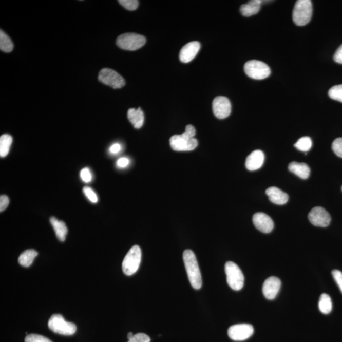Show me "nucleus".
I'll return each instance as SVG.
<instances>
[{
  "instance_id": "nucleus-11",
  "label": "nucleus",
  "mask_w": 342,
  "mask_h": 342,
  "mask_svg": "<svg viewBox=\"0 0 342 342\" xmlns=\"http://www.w3.org/2000/svg\"><path fill=\"white\" fill-rule=\"evenodd\" d=\"M309 221L315 226L325 227L329 226L331 222L330 214L321 207L312 209L308 215Z\"/></svg>"
},
{
  "instance_id": "nucleus-22",
  "label": "nucleus",
  "mask_w": 342,
  "mask_h": 342,
  "mask_svg": "<svg viewBox=\"0 0 342 342\" xmlns=\"http://www.w3.org/2000/svg\"><path fill=\"white\" fill-rule=\"evenodd\" d=\"M37 252L34 250L29 249L24 251L18 257L19 264L24 267L28 268L33 262L35 257L37 256Z\"/></svg>"
},
{
  "instance_id": "nucleus-14",
  "label": "nucleus",
  "mask_w": 342,
  "mask_h": 342,
  "mask_svg": "<svg viewBox=\"0 0 342 342\" xmlns=\"http://www.w3.org/2000/svg\"><path fill=\"white\" fill-rule=\"evenodd\" d=\"M253 223L257 230L264 233L272 232L274 222L270 216L263 213H257L253 216Z\"/></svg>"
},
{
  "instance_id": "nucleus-37",
  "label": "nucleus",
  "mask_w": 342,
  "mask_h": 342,
  "mask_svg": "<svg viewBox=\"0 0 342 342\" xmlns=\"http://www.w3.org/2000/svg\"><path fill=\"white\" fill-rule=\"evenodd\" d=\"M333 59L336 63L342 64V45L336 51Z\"/></svg>"
},
{
  "instance_id": "nucleus-18",
  "label": "nucleus",
  "mask_w": 342,
  "mask_h": 342,
  "mask_svg": "<svg viewBox=\"0 0 342 342\" xmlns=\"http://www.w3.org/2000/svg\"><path fill=\"white\" fill-rule=\"evenodd\" d=\"M289 169L302 180H307L310 175V168L305 163L292 162L289 165Z\"/></svg>"
},
{
  "instance_id": "nucleus-4",
  "label": "nucleus",
  "mask_w": 342,
  "mask_h": 342,
  "mask_svg": "<svg viewBox=\"0 0 342 342\" xmlns=\"http://www.w3.org/2000/svg\"><path fill=\"white\" fill-rule=\"evenodd\" d=\"M142 260V251L140 247L135 245L127 252L123 262V271L125 275L131 276L137 272Z\"/></svg>"
},
{
  "instance_id": "nucleus-35",
  "label": "nucleus",
  "mask_w": 342,
  "mask_h": 342,
  "mask_svg": "<svg viewBox=\"0 0 342 342\" xmlns=\"http://www.w3.org/2000/svg\"><path fill=\"white\" fill-rule=\"evenodd\" d=\"M9 199L6 195H2L0 197V211L3 212L9 206Z\"/></svg>"
},
{
  "instance_id": "nucleus-26",
  "label": "nucleus",
  "mask_w": 342,
  "mask_h": 342,
  "mask_svg": "<svg viewBox=\"0 0 342 342\" xmlns=\"http://www.w3.org/2000/svg\"><path fill=\"white\" fill-rule=\"evenodd\" d=\"M313 145V142L310 137H304L300 138L294 145L295 147L297 148L298 150L302 151H308Z\"/></svg>"
},
{
  "instance_id": "nucleus-34",
  "label": "nucleus",
  "mask_w": 342,
  "mask_h": 342,
  "mask_svg": "<svg viewBox=\"0 0 342 342\" xmlns=\"http://www.w3.org/2000/svg\"><path fill=\"white\" fill-rule=\"evenodd\" d=\"M332 276L334 280L335 281L342 293V273L339 270H333L332 271Z\"/></svg>"
},
{
  "instance_id": "nucleus-19",
  "label": "nucleus",
  "mask_w": 342,
  "mask_h": 342,
  "mask_svg": "<svg viewBox=\"0 0 342 342\" xmlns=\"http://www.w3.org/2000/svg\"><path fill=\"white\" fill-rule=\"evenodd\" d=\"M127 118L135 128L140 129L143 126L145 117L141 108H138V109L130 108L127 112Z\"/></svg>"
},
{
  "instance_id": "nucleus-3",
  "label": "nucleus",
  "mask_w": 342,
  "mask_h": 342,
  "mask_svg": "<svg viewBox=\"0 0 342 342\" xmlns=\"http://www.w3.org/2000/svg\"><path fill=\"white\" fill-rule=\"evenodd\" d=\"M313 15V5L310 0H298L293 11V21L296 25L303 26L310 22Z\"/></svg>"
},
{
  "instance_id": "nucleus-39",
  "label": "nucleus",
  "mask_w": 342,
  "mask_h": 342,
  "mask_svg": "<svg viewBox=\"0 0 342 342\" xmlns=\"http://www.w3.org/2000/svg\"><path fill=\"white\" fill-rule=\"evenodd\" d=\"M134 335H133L132 333H129L128 335H127V338H128V340H130V339H131Z\"/></svg>"
},
{
  "instance_id": "nucleus-23",
  "label": "nucleus",
  "mask_w": 342,
  "mask_h": 342,
  "mask_svg": "<svg viewBox=\"0 0 342 342\" xmlns=\"http://www.w3.org/2000/svg\"><path fill=\"white\" fill-rule=\"evenodd\" d=\"M13 142V138L10 135L5 134L0 137V156L5 157L9 153L10 148Z\"/></svg>"
},
{
  "instance_id": "nucleus-13",
  "label": "nucleus",
  "mask_w": 342,
  "mask_h": 342,
  "mask_svg": "<svg viewBox=\"0 0 342 342\" xmlns=\"http://www.w3.org/2000/svg\"><path fill=\"white\" fill-rule=\"evenodd\" d=\"M280 279L275 276L270 277L264 281L262 287V292L268 300L275 299L281 288Z\"/></svg>"
},
{
  "instance_id": "nucleus-17",
  "label": "nucleus",
  "mask_w": 342,
  "mask_h": 342,
  "mask_svg": "<svg viewBox=\"0 0 342 342\" xmlns=\"http://www.w3.org/2000/svg\"><path fill=\"white\" fill-rule=\"evenodd\" d=\"M268 195L271 202L276 205H284L289 200V195L276 187H270L266 189Z\"/></svg>"
},
{
  "instance_id": "nucleus-10",
  "label": "nucleus",
  "mask_w": 342,
  "mask_h": 342,
  "mask_svg": "<svg viewBox=\"0 0 342 342\" xmlns=\"http://www.w3.org/2000/svg\"><path fill=\"white\" fill-rule=\"evenodd\" d=\"M254 332V327L249 324L232 326L227 330V335L234 341H244L251 337Z\"/></svg>"
},
{
  "instance_id": "nucleus-31",
  "label": "nucleus",
  "mask_w": 342,
  "mask_h": 342,
  "mask_svg": "<svg viewBox=\"0 0 342 342\" xmlns=\"http://www.w3.org/2000/svg\"><path fill=\"white\" fill-rule=\"evenodd\" d=\"M84 194L88 199L92 203H97L98 202V197L95 192L90 187L85 186L83 188Z\"/></svg>"
},
{
  "instance_id": "nucleus-24",
  "label": "nucleus",
  "mask_w": 342,
  "mask_h": 342,
  "mask_svg": "<svg viewBox=\"0 0 342 342\" xmlns=\"http://www.w3.org/2000/svg\"><path fill=\"white\" fill-rule=\"evenodd\" d=\"M319 311L322 314H328L332 310V301L329 295L327 294H322L319 298Z\"/></svg>"
},
{
  "instance_id": "nucleus-15",
  "label": "nucleus",
  "mask_w": 342,
  "mask_h": 342,
  "mask_svg": "<svg viewBox=\"0 0 342 342\" xmlns=\"http://www.w3.org/2000/svg\"><path fill=\"white\" fill-rule=\"evenodd\" d=\"M200 44L198 42H192L187 43L182 48L180 53V61L183 63H188L193 61L199 53Z\"/></svg>"
},
{
  "instance_id": "nucleus-2",
  "label": "nucleus",
  "mask_w": 342,
  "mask_h": 342,
  "mask_svg": "<svg viewBox=\"0 0 342 342\" xmlns=\"http://www.w3.org/2000/svg\"><path fill=\"white\" fill-rule=\"evenodd\" d=\"M196 131L192 127H187L185 132L181 135H175L170 138V145L174 150L186 151L194 150L198 146V141L195 138Z\"/></svg>"
},
{
  "instance_id": "nucleus-20",
  "label": "nucleus",
  "mask_w": 342,
  "mask_h": 342,
  "mask_svg": "<svg viewBox=\"0 0 342 342\" xmlns=\"http://www.w3.org/2000/svg\"><path fill=\"white\" fill-rule=\"evenodd\" d=\"M262 2L263 1L260 0H252L248 4L241 5L240 7L241 15L245 17H251L252 15L257 14L259 12Z\"/></svg>"
},
{
  "instance_id": "nucleus-32",
  "label": "nucleus",
  "mask_w": 342,
  "mask_h": 342,
  "mask_svg": "<svg viewBox=\"0 0 342 342\" xmlns=\"http://www.w3.org/2000/svg\"><path fill=\"white\" fill-rule=\"evenodd\" d=\"M150 338L145 333H137L128 342H150Z\"/></svg>"
},
{
  "instance_id": "nucleus-1",
  "label": "nucleus",
  "mask_w": 342,
  "mask_h": 342,
  "mask_svg": "<svg viewBox=\"0 0 342 342\" xmlns=\"http://www.w3.org/2000/svg\"><path fill=\"white\" fill-rule=\"evenodd\" d=\"M183 258L190 284L194 289H200L202 286V276L194 252L186 250L183 252Z\"/></svg>"
},
{
  "instance_id": "nucleus-25",
  "label": "nucleus",
  "mask_w": 342,
  "mask_h": 342,
  "mask_svg": "<svg viewBox=\"0 0 342 342\" xmlns=\"http://www.w3.org/2000/svg\"><path fill=\"white\" fill-rule=\"evenodd\" d=\"M0 49L6 53L11 52L13 49L12 40L2 30L0 31Z\"/></svg>"
},
{
  "instance_id": "nucleus-12",
  "label": "nucleus",
  "mask_w": 342,
  "mask_h": 342,
  "mask_svg": "<svg viewBox=\"0 0 342 342\" xmlns=\"http://www.w3.org/2000/svg\"><path fill=\"white\" fill-rule=\"evenodd\" d=\"M213 110L214 116L219 119L227 118L232 112V104L225 97H217L213 100Z\"/></svg>"
},
{
  "instance_id": "nucleus-36",
  "label": "nucleus",
  "mask_w": 342,
  "mask_h": 342,
  "mask_svg": "<svg viewBox=\"0 0 342 342\" xmlns=\"http://www.w3.org/2000/svg\"><path fill=\"white\" fill-rule=\"evenodd\" d=\"M129 162V160L127 157H121L117 161V166L119 168H125L128 166Z\"/></svg>"
},
{
  "instance_id": "nucleus-29",
  "label": "nucleus",
  "mask_w": 342,
  "mask_h": 342,
  "mask_svg": "<svg viewBox=\"0 0 342 342\" xmlns=\"http://www.w3.org/2000/svg\"><path fill=\"white\" fill-rule=\"evenodd\" d=\"M25 342H52L50 339L37 334H29L25 338Z\"/></svg>"
},
{
  "instance_id": "nucleus-6",
  "label": "nucleus",
  "mask_w": 342,
  "mask_h": 342,
  "mask_svg": "<svg viewBox=\"0 0 342 342\" xmlns=\"http://www.w3.org/2000/svg\"><path fill=\"white\" fill-rule=\"evenodd\" d=\"M48 327L54 333L62 335H72L77 328L74 323L67 322L61 314H53L48 321Z\"/></svg>"
},
{
  "instance_id": "nucleus-16",
  "label": "nucleus",
  "mask_w": 342,
  "mask_h": 342,
  "mask_svg": "<svg viewBox=\"0 0 342 342\" xmlns=\"http://www.w3.org/2000/svg\"><path fill=\"white\" fill-rule=\"evenodd\" d=\"M264 162V154L260 150L252 152L246 159L245 166L249 170L259 169Z\"/></svg>"
},
{
  "instance_id": "nucleus-7",
  "label": "nucleus",
  "mask_w": 342,
  "mask_h": 342,
  "mask_svg": "<svg viewBox=\"0 0 342 342\" xmlns=\"http://www.w3.org/2000/svg\"><path fill=\"white\" fill-rule=\"evenodd\" d=\"M116 43L123 50L135 51L145 45L146 38L136 33H125L118 37Z\"/></svg>"
},
{
  "instance_id": "nucleus-40",
  "label": "nucleus",
  "mask_w": 342,
  "mask_h": 342,
  "mask_svg": "<svg viewBox=\"0 0 342 342\" xmlns=\"http://www.w3.org/2000/svg\"><path fill=\"white\" fill-rule=\"evenodd\" d=\"M341 191H342V186H341Z\"/></svg>"
},
{
  "instance_id": "nucleus-21",
  "label": "nucleus",
  "mask_w": 342,
  "mask_h": 342,
  "mask_svg": "<svg viewBox=\"0 0 342 342\" xmlns=\"http://www.w3.org/2000/svg\"><path fill=\"white\" fill-rule=\"evenodd\" d=\"M50 223L52 225L57 238L61 241L66 240V235L68 233L67 227L65 222L59 221L55 217H51L50 219Z\"/></svg>"
},
{
  "instance_id": "nucleus-33",
  "label": "nucleus",
  "mask_w": 342,
  "mask_h": 342,
  "mask_svg": "<svg viewBox=\"0 0 342 342\" xmlns=\"http://www.w3.org/2000/svg\"><path fill=\"white\" fill-rule=\"evenodd\" d=\"M80 177L81 180H82L83 181L86 183H88L89 182H91L92 178H93V177H92V174L91 171L88 167L84 168V169L81 170Z\"/></svg>"
},
{
  "instance_id": "nucleus-8",
  "label": "nucleus",
  "mask_w": 342,
  "mask_h": 342,
  "mask_svg": "<svg viewBox=\"0 0 342 342\" xmlns=\"http://www.w3.org/2000/svg\"><path fill=\"white\" fill-rule=\"evenodd\" d=\"M244 70L249 77L258 80H264L271 74V70L268 65L256 60L247 62L244 66Z\"/></svg>"
},
{
  "instance_id": "nucleus-30",
  "label": "nucleus",
  "mask_w": 342,
  "mask_h": 342,
  "mask_svg": "<svg viewBox=\"0 0 342 342\" xmlns=\"http://www.w3.org/2000/svg\"><path fill=\"white\" fill-rule=\"evenodd\" d=\"M332 149L334 153L342 158V138H336L332 143Z\"/></svg>"
},
{
  "instance_id": "nucleus-9",
  "label": "nucleus",
  "mask_w": 342,
  "mask_h": 342,
  "mask_svg": "<svg viewBox=\"0 0 342 342\" xmlns=\"http://www.w3.org/2000/svg\"><path fill=\"white\" fill-rule=\"evenodd\" d=\"M99 80L104 85L114 89L123 88L126 85L124 79L119 73L108 68H104L100 70Z\"/></svg>"
},
{
  "instance_id": "nucleus-28",
  "label": "nucleus",
  "mask_w": 342,
  "mask_h": 342,
  "mask_svg": "<svg viewBox=\"0 0 342 342\" xmlns=\"http://www.w3.org/2000/svg\"><path fill=\"white\" fill-rule=\"evenodd\" d=\"M119 3L125 9L131 11L137 10L139 5V2L137 0H120Z\"/></svg>"
},
{
  "instance_id": "nucleus-38",
  "label": "nucleus",
  "mask_w": 342,
  "mask_h": 342,
  "mask_svg": "<svg viewBox=\"0 0 342 342\" xmlns=\"http://www.w3.org/2000/svg\"><path fill=\"white\" fill-rule=\"evenodd\" d=\"M121 150V145L119 143H114L110 146L109 151L111 154H118Z\"/></svg>"
},
{
  "instance_id": "nucleus-5",
  "label": "nucleus",
  "mask_w": 342,
  "mask_h": 342,
  "mask_svg": "<svg viewBox=\"0 0 342 342\" xmlns=\"http://www.w3.org/2000/svg\"><path fill=\"white\" fill-rule=\"evenodd\" d=\"M225 273L226 280L231 289L239 291L243 289L244 285L243 274L238 265L233 262H227L225 264Z\"/></svg>"
},
{
  "instance_id": "nucleus-27",
  "label": "nucleus",
  "mask_w": 342,
  "mask_h": 342,
  "mask_svg": "<svg viewBox=\"0 0 342 342\" xmlns=\"http://www.w3.org/2000/svg\"><path fill=\"white\" fill-rule=\"evenodd\" d=\"M331 99L342 103V85L332 87L328 91Z\"/></svg>"
}]
</instances>
